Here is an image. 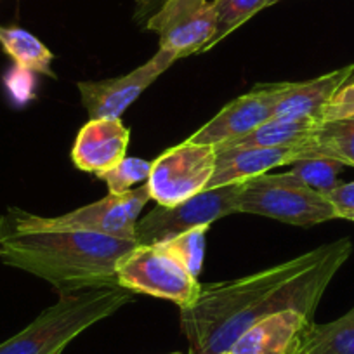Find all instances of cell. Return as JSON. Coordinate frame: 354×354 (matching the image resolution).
Returning <instances> with one entry per match:
<instances>
[{
	"mask_svg": "<svg viewBox=\"0 0 354 354\" xmlns=\"http://www.w3.org/2000/svg\"><path fill=\"white\" fill-rule=\"evenodd\" d=\"M326 198L333 205L337 212V219L344 214L354 212V181L353 183H339L332 192L326 193Z\"/></svg>",
	"mask_w": 354,
	"mask_h": 354,
	"instance_id": "d4e9b609",
	"label": "cell"
},
{
	"mask_svg": "<svg viewBox=\"0 0 354 354\" xmlns=\"http://www.w3.org/2000/svg\"><path fill=\"white\" fill-rule=\"evenodd\" d=\"M212 2H214V0H212Z\"/></svg>",
	"mask_w": 354,
	"mask_h": 354,
	"instance_id": "1f68e13d",
	"label": "cell"
},
{
	"mask_svg": "<svg viewBox=\"0 0 354 354\" xmlns=\"http://www.w3.org/2000/svg\"><path fill=\"white\" fill-rule=\"evenodd\" d=\"M290 85L292 82L255 85L250 93L226 104L212 120L207 122L202 129L189 136L188 141L217 148L224 142L241 138L273 118L278 101L287 93Z\"/></svg>",
	"mask_w": 354,
	"mask_h": 354,
	"instance_id": "30bf717a",
	"label": "cell"
},
{
	"mask_svg": "<svg viewBox=\"0 0 354 354\" xmlns=\"http://www.w3.org/2000/svg\"><path fill=\"white\" fill-rule=\"evenodd\" d=\"M149 198L151 195L148 185H142L124 195L108 193L100 202L80 207L64 216L40 217L25 212L18 207H11L6 214L21 226L39 227V230L91 231V233L136 241V224Z\"/></svg>",
	"mask_w": 354,
	"mask_h": 354,
	"instance_id": "5b68a950",
	"label": "cell"
},
{
	"mask_svg": "<svg viewBox=\"0 0 354 354\" xmlns=\"http://www.w3.org/2000/svg\"><path fill=\"white\" fill-rule=\"evenodd\" d=\"M353 252L342 238L248 277L202 285L198 299L181 309L189 354H221L255 323L283 311L315 318L319 301Z\"/></svg>",
	"mask_w": 354,
	"mask_h": 354,
	"instance_id": "6da1fadb",
	"label": "cell"
},
{
	"mask_svg": "<svg viewBox=\"0 0 354 354\" xmlns=\"http://www.w3.org/2000/svg\"><path fill=\"white\" fill-rule=\"evenodd\" d=\"M214 146L196 145L186 139L153 160L148 185L151 200L172 207L205 192L216 170Z\"/></svg>",
	"mask_w": 354,
	"mask_h": 354,
	"instance_id": "ba28073f",
	"label": "cell"
},
{
	"mask_svg": "<svg viewBox=\"0 0 354 354\" xmlns=\"http://www.w3.org/2000/svg\"><path fill=\"white\" fill-rule=\"evenodd\" d=\"M0 254H2V247H0Z\"/></svg>",
	"mask_w": 354,
	"mask_h": 354,
	"instance_id": "4dcf8cb0",
	"label": "cell"
},
{
	"mask_svg": "<svg viewBox=\"0 0 354 354\" xmlns=\"http://www.w3.org/2000/svg\"><path fill=\"white\" fill-rule=\"evenodd\" d=\"M170 354H181V353H170Z\"/></svg>",
	"mask_w": 354,
	"mask_h": 354,
	"instance_id": "f546056e",
	"label": "cell"
},
{
	"mask_svg": "<svg viewBox=\"0 0 354 354\" xmlns=\"http://www.w3.org/2000/svg\"><path fill=\"white\" fill-rule=\"evenodd\" d=\"M278 2H281V0H268V8H270V6L278 4Z\"/></svg>",
	"mask_w": 354,
	"mask_h": 354,
	"instance_id": "83f0119b",
	"label": "cell"
},
{
	"mask_svg": "<svg viewBox=\"0 0 354 354\" xmlns=\"http://www.w3.org/2000/svg\"><path fill=\"white\" fill-rule=\"evenodd\" d=\"M174 61H177V57L172 53L158 49L151 59L124 77L78 82L82 104L87 110L88 118H122L127 108L139 100L163 71L169 70Z\"/></svg>",
	"mask_w": 354,
	"mask_h": 354,
	"instance_id": "8fae6325",
	"label": "cell"
},
{
	"mask_svg": "<svg viewBox=\"0 0 354 354\" xmlns=\"http://www.w3.org/2000/svg\"><path fill=\"white\" fill-rule=\"evenodd\" d=\"M117 281L134 294L167 299L181 309L198 299L202 285L162 245H136L117 264Z\"/></svg>",
	"mask_w": 354,
	"mask_h": 354,
	"instance_id": "8992f818",
	"label": "cell"
},
{
	"mask_svg": "<svg viewBox=\"0 0 354 354\" xmlns=\"http://www.w3.org/2000/svg\"><path fill=\"white\" fill-rule=\"evenodd\" d=\"M160 37V49L177 59L205 50L216 35L217 18L212 0H167L146 21Z\"/></svg>",
	"mask_w": 354,
	"mask_h": 354,
	"instance_id": "9c48e42d",
	"label": "cell"
},
{
	"mask_svg": "<svg viewBox=\"0 0 354 354\" xmlns=\"http://www.w3.org/2000/svg\"><path fill=\"white\" fill-rule=\"evenodd\" d=\"M315 318L299 311L278 313L250 326L230 351L236 354H297Z\"/></svg>",
	"mask_w": 354,
	"mask_h": 354,
	"instance_id": "5bb4252c",
	"label": "cell"
},
{
	"mask_svg": "<svg viewBox=\"0 0 354 354\" xmlns=\"http://www.w3.org/2000/svg\"><path fill=\"white\" fill-rule=\"evenodd\" d=\"M134 292L120 285L61 294L25 330L0 344V354H61L68 344L132 301Z\"/></svg>",
	"mask_w": 354,
	"mask_h": 354,
	"instance_id": "3957f363",
	"label": "cell"
},
{
	"mask_svg": "<svg viewBox=\"0 0 354 354\" xmlns=\"http://www.w3.org/2000/svg\"><path fill=\"white\" fill-rule=\"evenodd\" d=\"M297 354H354V308L330 323L313 322Z\"/></svg>",
	"mask_w": 354,
	"mask_h": 354,
	"instance_id": "d6986e66",
	"label": "cell"
},
{
	"mask_svg": "<svg viewBox=\"0 0 354 354\" xmlns=\"http://www.w3.org/2000/svg\"><path fill=\"white\" fill-rule=\"evenodd\" d=\"M319 122L308 120H271L264 122L241 138L217 146L216 151L231 148H287L306 142Z\"/></svg>",
	"mask_w": 354,
	"mask_h": 354,
	"instance_id": "2e32d148",
	"label": "cell"
},
{
	"mask_svg": "<svg viewBox=\"0 0 354 354\" xmlns=\"http://www.w3.org/2000/svg\"><path fill=\"white\" fill-rule=\"evenodd\" d=\"M207 231H209V226L193 227V230L177 234L172 240L158 245H162L163 250H167L176 261L181 262L186 271L198 280L200 273H202L203 255H205Z\"/></svg>",
	"mask_w": 354,
	"mask_h": 354,
	"instance_id": "44dd1931",
	"label": "cell"
},
{
	"mask_svg": "<svg viewBox=\"0 0 354 354\" xmlns=\"http://www.w3.org/2000/svg\"><path fill=\"white\" fill-rule=\"evenodd\" d=\"M354 75V64L333 70L308 82H292L287 93L274 108L273 118L278 120L322 122L323 111L332 97Z\"/></svg>",
	"mask_w": 354,
	"mask_h": 354,
	"instance_id": "9a60e30c",
	"label": "cell"
},
{
	"mask_svg": "<svg viewBox=\"0 0 354 354\" xmlns=\"http://www.w3.org/2000/svg\"><path fill=\"white\" fill-rule=\"evenodd\" d=\"M304 145V142H302ZM287 148H231L217 151L216 170L207 189L245 183L252 177L268 174L274 167L288 165L306 158L304 146Z\"/></svg>",
	"mask_w": 354,
	"mask_h": 354,
	"instance_id": "4fadbf2b",
	"label": "cell"
},
{
	"mask_svg": "<svg viewBox=\"0 0 354 354\" xmlns=\"http://www.w3.org/2000/svg\"><path fill=\"white\" fill-rule=\"evenodd\" d=\"M238 212L302 227L337 219L330 200L304 185L290 170L287 174H262L245 181L238 196Z\"/></svg>",
	"mask_w": 354,
	"mask_h": 354,
	"instance_id": "277c9868",
	"label": "cell"
},
{
	"mask_svg": "<svg viewBox=\"0 0 354 354\" xmlns=\"http://www.w3.org/2000/svg\"><path fill=\"white\" fill-rule=\"evenodd\" d=\"M0 46L18 68L54 77L50 68L54 54L25 28L0 25Z\"/></svg>",
	"mask_w": 354,
	"mask_h": 354,
	"instance_id": "ac0fdd59",
	"label": "cell"
},
{
	"mask_svg": "<svg viewBox=\"0 0 354 354\" xmlns=\"http://www.w3.org/2000/svg\"><path fill=\"white\" fill-rule=\"evenodd\" d=\"M131 132L122 118H93L78 131L71 158L77 169L101 174L125 158Z\"/></svg>",
	"mask_w": 354,
	"mask_h": 354,
	"instance_id": "7c38bea8",
	"label": "cell"
},
{
	"mask_svg": "<svg viewBox=\"0 0 354 354\" xmlns=\"http://www.w3.org/2000/svg\"><path fill=\"white\" fill-rule=\"evenodd\" d=\"M134 240L78 230L21 226L0 217V259L49 281L57 294L118 285L117 264L136 247Z\"/></svg>",
	"mask_w": 354,
	"mask_h": 354,
	"instance_id": "7a4b0ae2",
	"label": "cell"
},
{
	"mask_svg": "<svg viewBox=\"0 0 354 354\" xmlns=\"http://www.w3.org/2000/svg\"><path fill=\"white\" fill-rule=\"evenodd\" d=\"M342 163L335 160L313 156V158H302L292 163L290 172L295 174L311 189L326 195L339 185V174L342 172Z\"/></svg>",
	"mask_w": 354,
	"mask_h": 354,
	"instance_id": "7402d4cb",
	"label": "cell"
},
{
	"mask_svg": "<svg viewBox=\"0 0 354 354\" xmlns=\"http://www.w3.org/2000/svg\"><path fill=\"white\" fill-rule=\"evenodd\" d=\"M165 2L167 0H136L134 19L139 25H146V21H148Z\"/></svg>",
	"mask_w": 354,
	"mask_h": 354,
	"instance_id": "484cf974",
	"label": "cell"
},
{
	"mask_svg": "<svg viewBox=\"0 0 354 354\" xmlns=\"http://www.w3.org/2000/svg\"><path fill=\"white\" fill-rule=\"evenodd\" d=\"M221 354H236V353H233V351H226V353H221Z\"/></svg>",
	"mask_w": 354,
	"mask_h": 354,
	"instance_id": "f1b7e54d",
	"label": "cell"
},
{
	"mask_svg": "<svg viewBox=\"0 0 354 354\" xmlns=\"http://www.w3.org/2000/svg\"><path fill=\"white\" fill-rule=\"evenodd\" d=\"M302 146L308 155L306 158L325 156L354 167V117L319 122Z\"/></svg>",
	"mask_w": 354,
	"mask_h": 354,
	"instance_id": "e0dca14e",
	"label": "cell"
},
{
	"mask_svg": "<svg viewBox=\"0 0 354 354\" xmlns=\"http://www.w3.org/2000/svg\"><path fill=\"white\" fill-rule=\"evenodd\" d=\"M354 117V82H347L339 93L332 97L323 111L322 122L342 120V118Z\"/></svg>",
	"mask_w": 354,
	"mask_h": 354,
	"instance_id": "cb8c5ba5",
	"label": "cell"
},
{
	"mask_svg": "<svg viewBox=\"0 0 354 354\" xmlns=\"http://www.w3.org/2000/svg\"><path fill=\"white\" fill-rule=\"evenodd\" d=\"M268 8V0H214V9H216L217 28L216 35L210 40L209 46L203 53L212 49L214 46L226 39L231 32L247 23L248 19L259 11Z\"/></svg>",
	"mask_w": 354,
	"mask_h": 354,
	"instance_id": "ffe728a7",
	"label": "cell"
},
{
	"mask_svg": "<svg viewBox=\"0 0 354 354\" xmlns=\"http://www.w3.org/2000/svg\"><path fill=\"white\" fill-rule=\"evenodd\" d=\"M151 167L153 162H148V160L125 156L118 165L106 170V172L97 174L96 177L106 183L110 195H124V193L131 192L132 186L148 181Z\"/></svg>",
	"mask_w": 354,
	"mask_h": 354,
	"instance_id": "603a6c76",
	"label": "cell"
},
{
	"mask_svg": "<svg viewBox=\"0 0 354 354\" xmlns=\"http://www.w3.org/2000/svg\"><path fill=\"white\" fill-rule=\"evenodd\" d=\"M243 183L205 189L172 207L156 205L136 224V243L158 245L198 226L238 214V196Z\"/></svg>",
	"mask_w": 354,
	"mask_h": 354,
	"instance_id": "52a82bcc",
	"label": "cell"
},
{
	"mask_svg": "<svg viewBox=\"0 0 354 354\" xmlns=\"http://www.w3.org/2000/svg\"><path fill=\"white\" fill-rule=\"evenodd\" d=\"M340 219H346V221H351V223H354V212H349V214H344Z\"/></svg>",
	"mask_w": 354,
	"mask_h": 354,
	"instance_id": "4316f807",
	"label": "cell"
}]
</instances>
